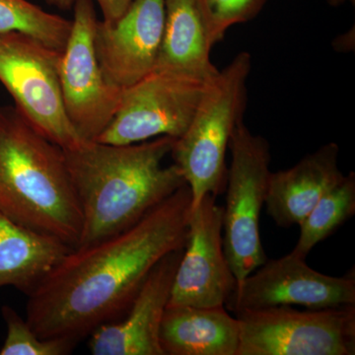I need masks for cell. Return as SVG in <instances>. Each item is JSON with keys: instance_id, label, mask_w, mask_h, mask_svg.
<instances>
[{"instance_id": "1", "label": "cell", "mask_w": 355, "mask_h": 355, "mask_svg": "<svg viewBox=\"0 0 355 355\" xmlns=\"http://www.w3.org/2000/svg\"><path fill=\"white\" fill-rule=\"evenodd\" d=\"M191 209L186 184L130 228L70 250L28 294L26 321L41 338L76 345L119 319L154 266L184 247Z\"/></svg>"}, {"instance_id": "2", "label": "cell", "mask_w": 355, "mask_h": 355, "mask_svg": "<svg viewBox=\"0 0 355 355\" xmlns=\"http://www.w3.org/2000/svg\"><path fill=\"white\" fill-rule=\"evenodd\" d=\"M175 140L165 135L127 146L84 140L62 149L83 214L77 247L135 225L186 184L176 164L163 165Z\"/></svg>"}, {"instance_id": "3", "label": "cell", "mask_w": 355, "mask_h": 355, "mask_svg": "<svg viewBox=\"0 0 355 355\" xmlns=\"http://www.w3.org/2000/svg\"><path fill=\"white\" fill-rule=\"evenodd\" d=\"M0 209L26 227L78 246L83 214L64 150L15 107H0Z\"/></svg>"}, {"instance_id": "4", "label": "cell", "mask_w": 355, "mask_h": 355, "mask_svg": "<svg viewBox=\"0 0 355 355\" xmlns=\"http://www.w3.org/2000/svg\"><path fill=\"white\" fill-rule=\"evenodd\" d=\"M252 57L247 51L219 70L205 86L190 125L175 140L171 155L191 193V209L207 195L225 191L226 153L247 106V80Z\"/></svg>"}, {"instance_id": "5", "label": "cell", "mask_w": 355, "mask_h": 355, "mask_svg": "<svg viewBox=\"0 0 355 355\" xmlns=\"http://www.w3.org/2000/svg\"><path fill=\"white\" fill-rule=\"evenodd\" d=\"M230 167L223 207V247L238 284L266 263L260 234L272 160L268 140L240 121L229 142Z\"/></svg>"}, {"instance_id": "6", "label": "cell", "mask_w": 355, "mask_h": 355, "mask_svg": "<svg viewBox=\"0 0 355 355\" xmlns=\"http://www.w3.org/2000/svg\"><path fill=\"white\" fill-rule=\"evenodd\" d=\"M235 315L237 355L355 354V304L303 311L277 306Z\"/></svg>"}, {"instance_id": "7", "label": "cell", "mask_w": 355, "mask_h": 355, "mask_svg": "<svg viewBox=\"0 0 355 355\" xmlns=\"http://www.w3.org/2000/svg\"><path fill=\"white\" fill-rule=\"evenodd\" d=\"M62 51L20 32L0 34V83L15 108L62 149L84 141L67 118L60 85Z\"/></svg>"}, {"instance_id": "8", "label": "cell", "mask_w": 355, "mask_h": 355, "mask_svg": "<svg viewBox=\"0 0 355 355\" xmlns=\"http://www.w3.org/2000/svg\"><path fill=\"white\" fill-rule=\"evenodd\" d=\"M207 83L153 70L123 91L113 120L94 141L127 146L165 135L179 139L190 125Z\"/></svg>"}, {"instance_id": "9", "label": "cell", "mask_w": 355, "mask_h": 355, "mask_svg": "<svg viewBox=\"0 0 355 355\" xmlns=\"http://www.w3.org/2000/svg\"><path fill=\"white\" fill-rule=\"evenodd\" d=\"M71 31L60 60V85L67 118L79 137L94 141L121 104V89L103 73L96 55V17L92 0H77Z\"/></svg>"}, {"instance_id": "10", "label": "cell", "mask_w": 355, "mask_h": 355, "mask_svg": "<svg viewBox=\"0 0 355 355\" xmlns=\"http://www.w3.org/2000/svg\"><path fill=\"white\" fill-rule=\"evenodd\" d=\"M355 304L354 273L331 277L292 253L266 261L239 284L226 302L233 313L277 306L323 309Z\"/></svg>"}, {"instance_id": "11", "label": "cell", "mask_w": 355, "mask_h": 355, "mask_svg": "<svg viewBox=\"0 0 355 355\" xmlns=\"http://www.w3.org/2000/svg\"><path fill=\"white\" fill-rule=\"evenodd\" d=\"M236 279L223 247V207L205 196L191 209L188 235L167 306H225Z\"/></svg>"}, {"instance_id": "12", "label": "cell", "mask_w": 355, "mask_h": 355, "mask_svg": "<svg viewBox=\"0 0 355 355\" xmlns=\"http://www.w3.org/2000/svg\"><path fill=\"white\" fill-rule=\"evenodd\" d=\"M164 22L165 0H133L113 24L98 21L96 55L112 85L125 90L153 71Z\"/></svg>"}, {"instance_id": "13", "label": "cell", "mask_w": 355, "mask_h": 355, "mask_svg": "<svg viewBox=\"0 0 355 355\" xmlns=\"http://www.w3.org/2000/svg\"><path fill=\"white\" fill-rule=\"evenodd\" d=\"M184 248L166 254L154 266L128 310L98 327L90 336L93 355H164L160 330Z\"/></svg>"}, {"instance_id": "14", "label": "cell", "mask_w": 355, "mask_h": 355, "mask_svg": "<svg viewBox=\"0 0 355 355\" xmlns=\"http://www.w3.org/2000/svg\"><path fill=\"white\" fill-rule=\"evenodd\" d=\"M222 39L205 0H165L164 31L154 70L211 80L219 70L210 53Z\"/></svg>"}, {"instance_id": "15", "label": "cell", "mask_w": 355, "mask_h": 355, "mask_svg": "<svg viewBox=\"0 0 355 355\" xmlns=\"http://www.w3.org/2000/svg\"><path fill=\"white\" fill-rule=\"evenodd\" d=\"M338 153V144L331 142L289 169L270 172L265 205L277 226L300 225L320 198L343 179Z\"/></svg>"}, {"instance_id": "16", "label": "cell", "mask_w": 355, "mask_h": 355, "mask_svg": "<svg viewBox=\"0 0 355 355\" xmlns=\"http://www.w3.org/2000/svg\"><path fill=\"white\" fill-rule=\"evenodd\" d=\"M240 328L225 306H167L160 330L164 355H237Z\"/></svg>"}, {"instance_id": "17", "label": "cell", "mask_w": 355, "mask_h": 355, "mask_svg": "<svg viewBox=\"0 0 355 355\" xmlns=\"http://www.w3.org/2000/svg\"><path fill=\"white\" fill-rule=\"evenodd\" d=\"M71 249L0 209V289L12 286L28 295Z\"/></svg>"}, {"instance_id": "18", "label": "cell", "mask_w": 355, "mask_h": 355, "mask_svg": "<svg viewBox=\"0 0 355 355\" xmlns=\"http://www.w3.org/2000/svg\"><path fill=\"white\" fill-rule=\"evenodd\" d=\"M355 214V174L349 173L320 198L300 223V236L291 253L307 258L319 243L336 232Z\"/></svg>"}, {"instance_id": "19", "label": "cell", "mask_w": 355, "mask_h": 355, "mask_svg": "<svg viewBox=\"0 0 355 355\" xmlns=\"http://www.w3.org/2000/svg\"><path fill=\"white\" fill-rule=\"evenodd\" d=\"M71 20L43 10L28 0H0V34L20 32L64 51Z\"/></svg>"}, {"instance_id": "20", "label": "cell", "mask_w": 355, "mask_h": 355, "mask_svg": "<svg viewBox=\"0 0 355 355\" xmlns=\"http://www.w3.org/2000/svg\"><path fill=\"white\" fill-rule=\"evenodd\" d=\"M1 314L7 333L0 355H67L76 347V343L64 338H40L10 306H3Z\"/></svg>"}, {"instance_id": "21", "label": "cell", "mask_w": 355, "mask_h": 355, "mask_svg": "<svg viewBox=\"0 0 355 355\" xmlns=\"http://www.w3.org/2000/svg\"><path fill=\"white\" fill-rule=\"evenodd\" d=\"M217 31L224 38L229 28L249 22L261 12L268 0H205Z\"/></svg>"}, {"instance_id": "22", "label": "cell", "mask_w": 355, "mask_h": 355, "mask_svg": "<svg viewBox=\"0 0 355 355\" xmlns=\"http://www.w3.org/2000/svg\"><path fill=\"white\" fill-rule=\"evenodd\" d=\"M99 4L103 22L113 24L128 10L133 0H95Z\"/></svg>"}, {"instance_id": "23", "label": "cell", "mask_w": 355, "mask_h": 355, "mask_svg": "<svg viewBox=\"0 0 355 355\" xmlns=\"http://www.w3.org/2000/svg\"><path fill=\"white\" fill-rule=\"evenodd\" d=\"M76 1L77 0H46L49 4L58 7L62 10H69V9L73 8Z\"/></svg>"}, {"instance_id": "24", "label": "cell", "mask_w": 355, "mask_h": 355, "mask_svg": "<svg viewBox=\"0 0 355 355\" xmlns=\"http://www.w3.org/2000/svg\"><path fill=\"white\" fill-rule=\"evenodd\" d=\"M347 1H350L352 2V3H354V0H329V3L333 6H338Z\"/></svg>"}]
</instances>
